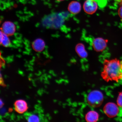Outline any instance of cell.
Masks as SVG:
<instances>
[{
  "instance_id": "1",
  "label": "cell",
  "mask_w": 122,
  "mask_h": 122,
  "mask_svg": "<svg viewBox=\"0 0 122 122\" xmlns=\"http://www.w3.org/2000/svg\"><path fill=\"white\" fill-rule=\"evenodd\" d=\"M101 77L107 82H118L122 79V61L117 59L103 61Z\"/></svg>"
},
{
  "instance_id": "2",
  "label": "cell",
  "mask_w": 122,
  "mask_h": 122,
  "mask_svg": "<svg viewBox=\"0 0 122 122\" xmlns=\"http://www.w3.org/2000/svg\"><path fill=\"white\" fill-rule=\"evenodd\" d=\"M102 93L98 90H94L90 92L87 97L88 104L93 107H97L101 106L103 101Z\"/></svg>"
},
{
  "instance_id": "3",
  "label": "cell",
  "mask_w": 122,
  "mask_h": 122,
  "mask_svg": "<svg viewBox=\"0 0 122 122\" xmlns=\"http://www.w3.org/2000/svg\"><path fill=\"white\" fill-rule=\"evenodd\" d=\"M103 111L108 117L112 118L116 117L118 115L119 109L118 106L115 104L109 102L105 105L103 108Z\"/></svg>"
},
{
  "instance_id": "4",
  "label": "cell",
  "mask_w": 122,
  "mask_h": 122,
  "mask_svg": "<svg viewBox=\"0 0 122 122\" xmlns=\"http://www.w3.org/2000/svg\"><path fill=\"white\" fill-rule=\"evenodd\" d=\"M108 41L102 38H95L92 41V45L94 50L97 52L103 51L107 46Z\"/></svg>"
},
{
  "instance_id": "5",
  "label": "cell",
  "mask_w": 122,
  "mask_h": 122,
  "mask_svg": "<svg viewBox=\"0 0 122 122\" xmlns=\"http://www.w3.org/2000/svg\"><path fill=\"white\" fill-rule=\"evenodd\" d=\"M83 7L84 10L86 13L91 15L97 11L98 5L94 0H86L84 3Z\"/></svg>"
},
{
  "instance_id": "6",
  "label": "cell",
  "mask_w": 122,
  "mask_h": 122,
  "mask_svg": "<svg viewBox=\"0 0 122 122\" xmlns=\"http://www.w3.org/2000/svg\"><path fill=\"white\" fill-rule=\"evenodd\" d=\"M1 31L8 36H11L16 30V27L13 23L10 21H6L2 24Z\"/></svg>"
},
{
  "instance_id": "7",
  "label": "cell",
  "mask_w": 122,
  "mask_h": 122,
  "mask_svg": "<svg viewBox=\"0 0 122 122\" xmlns=\"http://www.w3.org/2000/svg\"><path fill=\"white\" fill-rule=\"evenodd\" d=\"M14 106L15 111L20 114L24 113L28 109L26 102L22 100H16L14 103Z\"/></svg>"
},
{
  "instance_id": "8",
  "label": "cell",
  "mask_w": 122,
  "mask_h": 122,
  "mask_svg": "<svg viewBox=\"0 0 122 122\" xmlns=\"http://www.w3.org/2000/svg\"><path fill=\"white\" fill-rule=\"evenodd\" d=\"M68 9L71 14H76L80 11L81 6L80 3L76 1H73L69 4Z\"/></svg>"
},
{
  "instance_id": "9",
  "label": "cell",
  "mask_w": 122,
  "mask_h": 122,
  "mask_svg": "<svg viewBox=\"0 0 122 122\" xmlns=\"http://www.w3.org/2000/svg\"><path fill=\"white\" fill-rule=\"evenodd\" d=\"M45 41L42 39H37L33 43L32 46L35 51L36 52H41L45 48Z\"/></svg>"
},
{
  "instance_id": "10",
  "label": "cell",
  "mask_w": 122,
  "mask_h": 122,
  "mask_svg": "<svg viewBox=\"0 0 122 122\" xmlns=\"http://www.w3.org/2000/svg\"><path fill=\"white\" fill-rule=\"evenodd\" d=\"M75 50L76 52L80 57L85 58L87 57V53L83 44L80 43L77 44Z\"/></svg>"
},
{
  "instance_id": "11",
  "label": "cell",
  "mask_w": 122,
  "mask_h": 122,
  "mask_svg": "<svg viewBox=\"0 0 122 122\" xmlns=\"http://www.w3.org/2000/svg\"><path fill=\"white\" fill-rule=\"evenodd\" d=\"M99 115L98 113L95 111H89L85 116V119L87 122H96L99 119Z\"/></svg>"
},
{
  "instance_id": "12",
  "label": "cell",
  "mask_w": 122,
  "mask_h": 122,
  "mask_svg": "<svg viewBox=\"0 0 122 122\" xmlns=\"http://www.w3.org/2000/svg\"><path fill=\"white\" fill-rule=\"evenodd\" d=\"M0 43L3 46L8 47L10 44V42L8 36L0 31Z\"/></svg>"
},
{
  "instance_id": "13",
  "label": "cell",
  "mask_w": 122,
  "mask_h": 122,
  "mask_svg": "<svg viewBox=\"0 0 122 122\" xmlns=\"http://www.w3.org/2000/svg\"><path fill=\"white\" fill-rule=\"evenodd\" d=\"M28 122H39L40 118L38 116L35 114H30L26 118Z\"/></svg>"
},
{
  "instance_id": "14",
  "label": "cell",
  "mask_w": 122,
  "mask_h": 122,
  "mask_svg": "<svg viewBox=\"0 0 122 122\" xmlns=\"http://www.w3.org/2000/svg\"><path fill=\"white\" fill-rule=\"evenodd\" d=\"M117 102L118 106L122 107V92L119 93L117 99Z\"/></svg>"
},
{
  "instance_id": "15",
  "label": "cell",
  "mask_w": 122,
  "mask_h": 122,
  "mask_svg": "<svg viewBox=\"0 0 122 122\" xmlns=\"http://www.w3.org/2000/svg\"><path fill=\"white\" fill-rule=\"evenodd\" d=\"M118 14L122 20V6H120L118 10Z\"/></svg>"
},
{
  "instance_id": "16",
  "label": "cell",
  "mask_w": 122,
  "mask_h": 122,
  "mask_svg": "<svg viewBox=\"0 0 122 122\" xmlns=\"http://www.w3.org/2000/svg\"><path fill=\"white\" fill-rule=\"evenodd\" d=\"M4 105V103L3 102L2 100H1V99H0V108H1Z\"/></svg>"
},
{
  "instance_id": "17",
  "label": "cell",
  "mask_w": 122,
  "mask_h": 122,
  "mask_svg": "<svg viewBox=\"0 0 122 122\" xmlns=\"http://www.w3.org/2000/svg\"><path fill=\"white\" fill-rule=\"evenodd\" d=\"M119 4L120 6H122V0H118Z\"/></svg>"
},
{
  "instance_id": "18",
  "label": "cell",
  "mask_w": 122,
  "mask_h": 122,
  "mask_svg": "<svg viewBox=\"0 0 122 122\" xmlns=\"http://www.w3.org/2000/svg\"><path fill=\"white\" fill-rule=\"evenodd\" d=\"M56 0L57 1H63L64 0Z\"/></svg>"
}]
</instances>
